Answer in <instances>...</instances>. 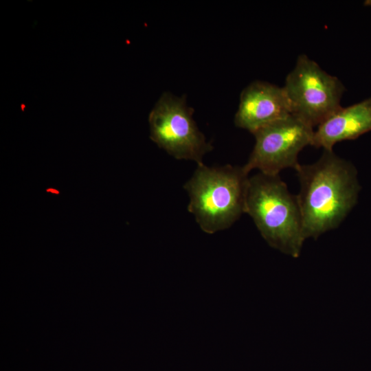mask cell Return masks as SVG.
<instances>
[{"label": "cell", "instance_id": "1", "mask_svg": "<svg viewBox=\"0 0 371 371\" xmlns=\"http://www.w3.org/2000/svg\"><path fill=\"white\" fill-rule=\"evenodd\" d=\"M300 189L297 195L305 239L336 229L356 205L360 186L355 166L324 150L315 163L295 170Z\"/></svg>", "mask_w": 371, "mask_h": 371}, {"label": "cell", "instance_id": "2", "mask_svg": "<svg viewBox=\"0 0 371 371\" xmlns=\"http://www.w3.org/2000/svg\"><path fill=\"white\" fill-rule=\"evenodd\" d=\"M245 213L271 247L297 258L306 240L297 195L279 175L262 172L249 178Z\"/></svg>", "mask_w": 371, "mask_h": 371}, {"label": "cell", "instance_id": "3", "mask_svg": "<svg viewBox=\"0 0 371 371\" xmlns=\"http://www.w3.org/2000/svg\"><path fill=\"white\" fill-rule=\"evenodd\" d=\"M248 175L243 166L197 164L184 189L188 210L202 231L212 234L227 229L245 213Z\"/></svg>", "mask_w": 371, "mask_h": 371}, {"label": "cell", "instance_id": "4", "mask_svg": "<svg viewBox=\"0 0 371 371\" xmlns=\"http://www.w3.org/2000/svg\"><path fill=\"white\" fill-rule=\"evenodd\" d=\"M291 115L313 128L341 107L345 87L335 76L324 71L307 56H298L283 87Z\"/></svg>", "mask_w": 371, "mask_h": 371}, {"label": "cell", "instance_id": "5", "mask_svg": "<svg viewBox=\"0 0 371 371\" xmlns=\"http://www.w3.org/2000/svg\"><path fill=\"white\" fill-rule=\"evenodd\" d=\"M192 115L193 109L188 106L185 96L164 92L148 116L150 137L175 159L199 164L213 147L199 129Z\"/></svg>", "mask_w": 371, "mask_h": 371}, {"label": "cell", "instance_id": "6", "mask_svg": "<svg viewBox=\"0 0 371 371\" xmlns=\"http://www.w3.org/2000/svg\"><path fill=\"white\" fill-rule=\"evenodd\" d=\"M314 129L290 115L271 122L253 133L255 144L243 166L249 173L257 169L260 172L279 175L284 169L296 170L300 152L312 144Z\"/></svg>", "mask_w": 371, "mask_h": 371}, {"label": "cell", "instance_id": "7", "mask_svg": "<svg viewBox=\"0 0 371 371\" xmlns=\"http://www.w3.org/2000/svg\"><path fill=\"white\" fill-rule=\"evenodd\" d=\"M290 115L291 106L283 87L254 81L241 92L234 124L253 134L259 128Z\"/></svg>", "mask_w": 371, "mask_h": 371}, {"label": "cell", "instance_id": "8", "mask_svg": "<svg viewBox=\"0 0 371 371\" xmlns=\"http://www.w3.org/2000/svg\"><path fill=\"white\" fill-rule=\"evenodd\" d=\"M371 131V98L341 107L314 130L311 146L333 150L338 142L357 139Z\"/></svg>", "mask_w": 371, "mask_h": 371}]
</instances>
